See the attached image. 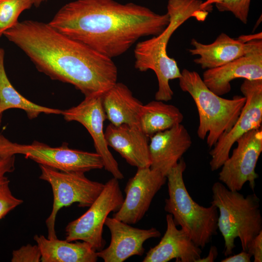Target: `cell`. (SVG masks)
Returning <instances> with one entry per match:
<instances>
[{
	"label": "cell",
	"mask_w": 262,
	"mask_h": 262,
	"mask_svg": "<svg viewBox=\"0 0 262 262\" xmlns=\"http://www.w3.org/2000/svg\"><path fill=\"white\" fill-rule=\"evenodd\" d=\"M3 35L52 80L73 85L85 96L103 94L116 82L112 59L58 31L49 23L26 20Z\"/></svg>",
	"instance_id": "obj_1"
},
{
	"label": "cell",
	"mask_w": 262,
	"mask_h": 262,
	"mask_svg": "<svg viewBox=\"0 0 262 262\" xmlns=\"http://www.w3.org/2000/svg\"><path fill=\"white\" fill-rule=\"evenodd\" d=\"M169 23L159 14L134 3L114 0H75L63 6L49 24L112 59L126 52L140 38L156 36Z\"/></svg>",
	"instance_id": "obj_2"
},
{
	"label": "cell",
	"mask_w": 262,
	"mask_h": 262,
	"mask_svg": "<svg viewBox=\"0 0 262 262\" xmlns=\"http://www.w3.org/2000/svg\"><path fill=\"white\" fill-rule=\"evenodd\" d=\"M209 12L201 0H168L167 13L169 23L156 36L138 42L135 47L134 67L141 72L153 70L157 78L158 88L155 100L168 101L172 99L173 91L169 81L179 79L181 71L176 61L167 53L168 42L174 32L191 17L204 21Z\"/></svg>",
	"instance_id": "obj_3"
},
{
	"label": "cell",
	"mask_w": 262,
	"mask_h": 262,
	"mask_svg": "<svg viewBox=\"0 0 262 262\" xmlns=\"http://www.w3.org/2000/svg\"><path fill=\"white\" fill-rule=\"evenodd\" d=\"M212 191L211 204L219 211L217 227L224 240V255L233 253L237 238L242 250L247 251L253 240L262 231L259 197L255 194L245 196L239 191L229 190L221 182L214 183Z\"/></svg>",
	"instance_id": "obj_4"
},
{
	"label": "cell",
	"mask_w": 262,
	"mask_h": 262,
	"mask_svg": "<svg viewBox=\"0 0 262 262\" xmlns=\"http://www.w3.org/2000/svg\"><path fill=\"white\" fill-rule=\"evenodd\" d=\"M179 80L180 89L191 96L196 105L199 115L197 135L201 140L207 137V144L211 148L234 125L245 104L246 98H222L210 90L195 71L184 69Z\"/></svg>",
	"instance_id": "obj_5"
},
{
	"label": "cell",
	"mask_w": 262,
	"mask_h": 262,
	"mask_svg": "<svg viewBox=\"0 0 262 262\" xmlns=\"http://www.w3.org/2000/svg\"><path fill=\"white\" fill-rule=\"evenodd\" d=\"M186 167V163L181 158L166 175L168 197L165 200L164 209L172 215L176 225L180 226L193 242L202 249L217 233L218 210L212 204L204 207L193 199L183 180Z\"/></svg>",
	"instance_id": "obj_6"
},
{
	"label": "cell",
	"mask_w": 262,
	"mask_h": 262,
	"mask_svg": "<svg viewBox=\"0 0 262 262\" xmlns=\"http://www.w3.org/2000/svg\"><path fill=\"white\" fill-rule=\"evenodd\" d=\"M16 154L63 172L85 173L104 167L102 159L97 152L72 149L66 142L57 147L37 141L22 144L11 142L0 134V157Z\"/></svg>",
	"instance_id": "obj_7"
},
{
	"label": "cell",
	"mask_w": 262,
	"mask_h": 262,
	"mask_svg": "<svg viewBox=\"0 0 262 262\" xmlns=\"http://www.w3.org/2000/svg\"><path fill=\"white\" fill-rule=\"evenodd\" d=\"M39 165V178L50 185L53 197L52 210L46 220L48 238H56L55 225L58 212L75 203L80 207H89L100 194L104 184L88 179L84 173L63 172Z\"/></svg>",
	"instance_id": "obj_8"
},
{
	"label": "cell",
	"mask_w": 262,
	"mask_h": 262,
	"mask_svg": "<svg viewBox=\"0 0 262 262\" xmlns=\"http://www.w3.org/2000/svg\"><path fill=\"white\" fill-rule=\"evenodd\" d=\"M124 200L118 180L113 177L104 187L88 210L66 228V240L84 241L98 252L104 248L106 241L102 236L103 227L108 215L116 212Z\"/></svg>",
	"instance_id": "obj_9"
},
{
	"label": "cell",
	"mask_w": 262,
	"mask_h": 262,
	"mask_svg": "<svg viewBox=\"0 0 262 262\" xmlns=\"http://www.w3.org/2000/svg\"><path fill=\"white\" fill-rule=\"evenodd\" d=\"M240 90L246 98L245 104L234 125L219 139L210 151V166L212 171L221 167L238 138L250 131L261 128L262 80H245Z\"/></svg>",
	"instance_id": "obj_10"
},
{
	"label": "cell",
	"mask_w": 262,
	"mask_h": 262,
	"mask_svg": "<svg viewBox=\"0 0 262 262\" xmlns=\"http://www.w3.org/2000/svg\"><path fill=\"white\" fill-rule=\"evenodd\" d=\"M236 142L237 147L221 167L219 180L232 191H240L247 182L254 190L259 177L255 168L262 152V128L248 131Z\"/></svg>",
	"instance_id": "obj_11"
},
{
	"label": "cell",
	"mask_w": 262,
	"mask_h": 262,
	"mask_svg": "<svg viewBox=\"0 0 262 262\" xmlns=\"http://www.w3.org/2000/svg\"><path fill=\"white\" fill-rule=\"evenodd\" d=\"M102 95L86 97L77 106L62 110L61 115L65 120L78 122L85 128L93 140L96 152L102 159L105 169L113 177L122 180L124 175L105 138L103 125L106 117L102 104Z\"/></svg>",
	"instance_id": "obj_12"
},
{
	"label": "cell",
	"mask_w": 262,
	"mask_h": 262,
	"mask_svg": "<svg viewBox=\"0 0 262 262\" xmlns=\"http://www.w3.org/2000/svg\"><path fill=\"white\" fill-rule=\"evenodd\" d=\"M166 181L165 176L150 167L138 168L135 174L127 181L124 190L125 197L113 217L130 225L138 223Z\"/></svg>",
	"instance_id": "obj_13"
},
{
	"label": "cell",
	"mask_w": 262,
	"mask_h": 262,
	"mask_svg": "<svg viewBox=\"0 0 262 262\" xmlns=\"http://www.w3.org/2000/svg\"><path fill=\"white\" fill-rule=\"evenodd\" d=\"M104 225L110 231V243L107 248L97 252L98 258L104 262H123L132 256H142L145 251L144 243L161 235L155 228H134L113 217H108Z\"/></svg>",
	"instance_id": "obj_14"
},
{
	"label": "cell",
	"mask_w": 262,
	"mask_h": 262,
	"mask_svg": "<svg viewBox=\"0 0 262 262\" xmlns=\"http://www.w3.org/2000/svg\"><path fill=\"white\" fill-rule=\"evenodd\" d=\"M237 78L262 80V39L244 55L219 67L206 69L202 80L210 90L221 96L230 92V82Z\"/></svg>",
	"instance_id": "obj_15"
},
{
	"label": "cell",
	"mask_w": 262,
	"mask_h": 262,
	"mask_svg": "<svg viewBox=\"0 0 262 262\" xmlns=\"http://www.w3.org/2000/svg\"><path fill=\"white\" fill-rule=\"evenodd\" d=\"M262 39V33L243 35L236 38L222 33L213 43L209 44H204L192 39L191 44L193 48L189 49V51L192 55L198 56L194 62L202 69H212L244 55Z\"/></svg>",
	"instance_id": "obj_16"
},
{
	"label": "cell",
	"mask_w": 262,
	"mask_h": 262,
	"mask_svg": "<svg viewBox=\"0 0 262 262\" xmlns=\"http://www.w3.org/2000/svg\"><path fill=\"white\" fill-rule=\"evenodd\" d=\"M150 138V167L165 177L192 143L190 134L181 124L157 132Z\"/></svg>",
	"instance_id": "obj_17"
},
{
	"label": "cell",
	"mask_w": 262,
	"mask_h": 262,
	"mask_svg": "<svg viewBox=\"0 0 262 262\" xmlns=\"http://www.w3.org/2000/svg\"><path fill=\"white\" fill-rule=\"evenodd\" d=\"M166 229L160 242L147 253L143 262H196L201 257L197 246L181 229H178L172 215H166Z\"/></svg>",
	"instance_id": "obj_18"
},
{
	"label": "cell",
	"mask_w": 262,
	"mask_h": 262,
	"mask_svg": "<svg viewBox=\"0 0 262 262\" xmlns=\"http://www.w3.org/2000/svg\"><path fill=\"white\" fill-rule=\"evenodd\" d=\"M108 147L117 151L131 165L150 167L148 138L138 126L110 123L104 131Z\"/></svg>",
	"instance_id": "obj_19"
},
{
	"label": "cell",
	"mask_w": 262,
	"mask_h": 262,
	"mask_svg": "<svg viewBox=\"0 0 262 262\" xmlns=\"http://www.w3.org/2000/svg\"><path fill=\"white\" fill-rule=\"evenodd\" d=\"M106 119L114 125L138 126L143 104L135 98L127 85L116 82L102 96Z\"/></svg>",
	"instance_id": "obj_20"
},
{
	"label": "cell",
	"mask_w": 262,
	"mask_h": 262,
	"mask_svg": "<svg viewBox=\"0 0 262 262\" xmlns=\"http://www.w3.org/2000/svg\"><path fill=\"white\" fill-rule=\"evenodd\" d=\"M34 240L41 253L42 262H96L98 257L87 243L49 239L36 235Z\"/></svg>",
	"instance_id": "obj_21"
},
{
	"label": "cell",
	"mask_w": 262,
	"mask_h": 262,
	"mask_svg": "<svg viewBox=\"0 0 262 262\" xmlns=\"http://www.w3.org/2000/svg\"><path fill=\"white\" fill-rule=\"evenodd\" d=\"M183 115L176 106L163 101L153 100L143 105L138 126L149 137L181 124Z\"/></svg>",
	"instance_id": "obj_22"
},
{
	"label": "cell",
	"mask_w": 262,
	"mask_h": 262,
	"mask_svg": "<svg viewBox=\"0 0 262 262\" xmlns=\"http://www.w3.org/2000/svg\"><path fill=\"white\" fill-rule=\"evenodd\" d=\"M4 50L0 48V114L10 109L23 110L29 119L45 114L61 115L62 111L34 103L21 95L14 87L7 76L4 65Z\"/></svg>",
	"instance_id": "obj_23"
},
{
	"label": "cell",
	"mask_w": 262,
	"mask_h": 262,
	"mask_svg": "<svg viewBox=\"0 0 262 262\" xmlns=\"http://www.w3.org/2000/svg\"><path fill=\"white\" fill-rule=\"evenodd\" d=\"M33 5L32 0H0V37L18 22L23 11Z\"/></svg>",
	"instance_id": "obj_24"
},
{
	"label": "cell",
	"mask_w": 262,
	"mask_h": 262,
	"mask_svg": "<svg viewBox=\"0 0 262 262\" xmlns=\"http://www.w3.org/2000/svg\"><path fill=\"white\" fill-rule=\"evenodd\" d=\"M251 0H207L203 2L207 6L213 3L220 12H230L236 18L246 24Z\"/></svg>",
	"instance_id": "obj_25"
},
{
	"label": "cell",
	"mask_w": 262,
	"mask_h": 262,
	"mask_svg": "<svg viewBox=\"0 0 262 262\" xmlns=\"http://www.w3.org/2000/svg\"><path fill=\"white\" fill-rule=\"evenodd\" d=\"M22 202V200L16 198L12 193L9 182L0 185V219Z\"/></svg>",
	"instance_id": "obj_26"
},
{
	"label": "cell",
	"mask_w": 262,
	"mask_h": 262,
	"mask_svg": "<svg viewBox=\"0 0 262 262\" xmlns=\"http://www.w3.org/2000/svg\"><path fill=\"white\" fill-rule=\"evenodd\" d=\"M41 253L37 245L28 244L12 252V262H41Z\"/></svg>",
	"instance_id": "obj_27"
},
{
	"label": "cell",
	"mask_w": 262,
	"mask_h": 262,
	"mask_svg": "<svg viewBox=\"0 0 262 262\" xmlns=\"http://www.w3.org/2000/svg\"><path fill=\"white\" fill-rule=\"evenodd\" d=\"M15 155L0 157V185L10 182L6 174L15 169Z\"/></svg>",
	"instance_id": "obj_28"
},
{
	"label": "cell",
	"mask_w": 262,
	"mask_h": 262,
	"mask_svg": "<svg viewBox=\"0 0 262 262\" xmlns=\"http://www.w3.org/2000/svg\"><path fill=\"white\" fill-rule=\"evenodd\" d=\"M247 252L253 257L254 262H262V231L253 240Z\"/></svg>",
	"instance_id": "obj_29"
},
{
	"label": "cell",
	"mask_w": 262,
	"mask_h": 262,
	"mask_svg": "<svg viewBox=\"0 0 262 262\" xmlns=\"http://www.w3.org/2000/svg\"><path fill=\"white\" fill-rule=\"evenodd\" d=\"M251 255L247 251L241 252L233 255H229L221 261V262H250Z\"/></svg>",
	"instance_id": "obj_30"
},
{
	"label": "cell",
	"mask_w": 262,
	"mask_h": 262,
	"mask_svg": "<svg viewBox=\"0 0 262 262\" xmlns=\"http://www.w3.org/2000/svg\"><path fill=\"white\" fill-rule=\"evenodd\" d=\"M218 256L217 248L214 246H211L208 254L206 257L200 258L196 262H213Z\"/></svg>",
	"instance_id": "obj_31"
},
{
	"label": "cell",
	"mask_w": 262,
	"mask_h": 262,
	"mask_svg": "<svg viewBox=\"0 0 262 262\" xmlns=\"http://www.w3.org/2000/svg\"><path fill=\"white\" fill-rule=\"evenodd\" d=\"M33 2V6L35 7L39 6L43 2L46 1L48 0H32Z\"/></svg>",
	"instance_id": "obj_32"
},
{
	"label": "cell",
	"mask_w": 262,
	"mask_h": 262,
	"mask_svg": "<svg viewBox=\"0 0 262 262\" xmlns=\"http://www.w3.org/2000/svg\"><path fill=\"white\" fill-rule=\"evenodd\" d=\"M2 116V114H0V125L1 124Z\"/></svg>",
	"instance_id": "obj_33"
}]
</instances>
